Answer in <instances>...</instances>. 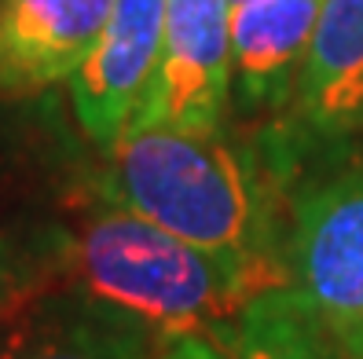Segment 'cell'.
Listing matches in <instances>:
<instances>
[{
    "label": "cell",
    "mask_w": 363,
    "mask_h": 359,
    "mask_svg": "<svg viewBox=\"0 0 363 359\" xmlns=\"http://www.w3.org/2000/svg\"><path fill=\"white\" fill-rule=\"evenodd\" d=\"M165 345L143 323L59 286L0 326V359H162Z\"/></svg>",
    "instance_id": "cell-7"
},
{
    "label": "cell",
    "mask_w": 363,
    "mask_h": 359,
    "mask_svg": "<svg viewBox=\"0 0 363 359\" xmlns=\"http://www.w3.org/2000/svg\"><path fill=\"white\" fill-rule=\"evenodd\" d=\"M96 195L257 271L268 286H286L272 187L257 158L220 132L133 125L106 147Z\"/></svg>",
    "instance_id": "cell-1"
},
{
    "label": "cell",
    "mask_w": 363,
    "mask_h": 359,
    "mask_svg": "<svg viewBox=\"0 0 363 359\" xmlns=\"http://www.w3.org/2000/svg\"><path fill=\"white\" fill-rule=\"evenodd\" d=\"M228 4H231V8H235V4H242V0H228Z\"/></svg>",
    "instance_id": "cell-13"
},
{
    "label": "cell",
    "mask_w": 363,
    "mask_h": 359,
    "mask_svg": "<svg viewBox=\"0 0 363 359\" xmlns=\"http://www.w3.org/2000/svg\"><path fill=\"white\" fill-rule=\"evenodd\" d=\"M323 0H242L231 8V81L246 103L294 92Z\"/></svg>",
    "instance_id": "cell-9"
},
{
    "label": "cell",
    "mask_w": 363,
    "mask_h": 359,
    "mask_svg": "<svg viewBox=\"0 0 363 359\" xmlns=\"http://www.w3.org/2000/svg\"><path fill=\"white\" fill-rule=\"evenodd\" d=\"M206 359H345L290 286H272L209 326Z\"/></svg>",
    "instance_id": "cell-10"
},
{
    "label": "cell",
    "mask_w": 363,
    "mask_h": 359,
    "mask_svg": "<svg viewBox=\"0 0 363 359\" xmlns=\"http://www.w3.org/2000/svg\"><path fill=\"white\" fill-rule=\"evenodd\" d=\"M114 0H0V99L70 81L99 40Z\"/></svg>",
    "instance_id": "cell-6"
},
{
    "label": "cell",
    "mask_w": 363,
    "mask_h": 359,
    "mask_svg": "<svg viewBox=\"0 0 363 359\" xmlns=\"http://www.w3.org/2000/svg\"><path fill=\"white\" fill-rule=\"evenodd\" d=\"M286 286L345 359H363V161L294 198Z\"/></svg>",
    "instance_id": "cell-3"
},
{
    "label": "cell",
    "mask_w": 363,
    "mask_h": 359,
    "mask_svg": "<svg viewBox=\"0 0 363 359\" xmlns=\"http://www.w3.org/2000/svg\"><path fill=\"white\" fill-rule=\"evenodd\" d=\"M67 286V239L55 227H0V326Z\"/></svg>",
    "instance_id": "cell-11"
},
{
    "label": "cell",
    "mask_w": 363,
    "mask_h": 359,
    "mask_svg": "<svg viewBox=\"0 0 363 359\" xmlns=\"http://www.w3.org/2000/svg\"><path fill=\"white\" fill-rule=\"evenodd\" d=\"M169 0H114L111 18L70 77V103L81 129L111 147L143 110L158 74Z\"/></svg>",
    "instance_id": "cell-5"
},
{
    "label": "cell",
    "mask_w": 363,
    "mask_h": 359,
    "mask_svg": "<svg viewBox=\"0 0 363 359\" xmlns=\"http://www.w3.org/2000/svg\"><path fill=\"white\" fill-rule=\"evenodd\" d=\"M162 359H206V352L199 345V337H187V341H177L173 348H165Z\"/></svg>",
    "instance_id": "cell-12"
},
{
    "label": "cell",
    "mask_w": 363,
    "mask_h": 359,
    "mask_svg": "<svg viewBox=\"0 0 363 359\" xmlns=\"http://www.w3.org/2000/svg\"><path fill=\"white\" fill-rule=\"evenodd\" d=\"M294 110L319 139L363 129V0H323L294 84Z\"/></svg>",
    "instance_id": "cell-8"
},
{
    "label": "cell",
    "mask_w": 363,
    "mask_h": 359,
    "mask_svg": "<svg viewBox=\"0 0 363 359\" xmlns=\"http://www.w3.org/2000/svg\"><path fill=\"white\" fill-rule=\"evenodd\" d=\"M231 99V4L169 0L158 74L133 125L220 132Z\"/></svg>",
    "instance_id": "cell-4"
},
{
    "label": "cell",
    "mask_w": 363,
    "mask_h": 359,
    "mask_svg": "<svg viewBox=\"0 0 363 359\" xmlns=\"http://www.w3.org/2000/svg\"><path fill=\"white\" fill-rule=\"evenodd\" d=\"M67 239V286L143 323L158 341L202 337L253 293L272 290L257 271L191 246L125 205L99 198Z\"/></svg>",
    "instance_id": "cell-2"
}]
</instances>
